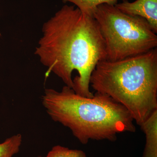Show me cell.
Returning <instances> with one entry per match:
<instances>
[{"mask_svg":"<svg viewBox=\"0 0 157 157\" xmlns=\"http://www.w3.org/2000/svg\"><path fill=\"white\" fill-rule=\"evenodd\" d=\"M35 54L66 86L83 97L90 90L92 73L99 62L107 59L103 36L96 20L74 6L65 5L43 25Z\"/></svg>","mask_w":157,"mask_h":157,"instance_id":"cell-1","label":"cell"},{"mask_svg":"<svg viewBox=\"0 0 157 157\" xmlns=\"http://www.w3.org/2000/svg\"><path fill=\"white\" fill-rule=\"evenodd\" d=\"M42 103L51 119L70 129L83 144L90 140L113 141L118 134L136 131L128 110L99 93L88 98L78 94L67 86L60 91L46 89Z\"/></svg>","mask_w":157,"mask_h":157,"instance_id":"cell-2","label":"cell"},{"mask_svg":"<svg viewBox=\"0 0 157 157\" xmlns=\"http://www.w3.org/2000/svg\"><path fill=\"white\" fill-rule=\"evenodd\" d=\"M90 84L96 93L122 105L140 126L157 110V48L123 59L99 62Z\"/></svg>","mask_w":157,"mask_h":157,"instance_id":"cell-3","label":"cell"},{"mask_svg":"<svg viewBox=\"0 0 157 157\" xmlns=\"http://www.w3.org/2000/svg\"><path fill=\"white\" fill-rule=\"evenodd\" d=\"M94 17L104 39L106 59L119 60L157 48V34L143 17L125 14L108 4L98 6Z\"/></svg>","mask_w":157,"mask_h":157,"instance_id":"cell-4","label":"cell"},{"mask_svg":"<svg viewBox=\"0 0 157 157\" xmlns=\"http://www.w3.org/2000/svg\"><path fill=\"white\" fill-rule=\"evenodd\" d=\"M116 7L125 14L143 17L157 33V0H135L133 2L123 0Z\"/></svg>","mask_w":157,"mask_h":157,"instance_id":"cell-5","label":"cell"},{"mask_svg":"<svg viewBox=\"0 0 157 157\" xmlns=\"http://www.w3.org/2000/svg\"><path fill=\"white\" fill-rule=\"evenodd\" d=\"M146 136L142 157H157V110L140 125Z\"/></svg>","mask_w":157,"mask_h":157,"instance_id":"cell-6","label":"cell"},{"mask_svg":"<svg viewBox=\"0 0 157 157\" xmlns=\"http://www.w3.org/2000/svg\"><path fill=\"white\" fill-rule=\"evenodd\" d=\"M119 1L120 0H63L64 3L74 4L82 14L93 17L100 5L104 4L116 5Z\"/></svg>","mask_w":157,"mask_h":157,"instance_id":"cell-7","label":"cell"},{"mask_svg":"<svg viewBox=\"0 0 157 157\" xmlns=\"http://www.w3.org/2000/svg\"><path fill=\"white\" fill-rule=\"evenodd\" d=\"M22 135L20 134L7 138L0 143V157H13L20 151L22 143Z\"/></svg>","mask_w":157,"mask_h":157,"instance_id":"cell-8","label":"cell"},{"mask_svg":"<svg viewBox=\"0 0 157 157\" xmlns=\"http://www.w3.org/2000/svg\"><path fill=\"white\" fill-rule=\"evenodd\" d=\"M46 157H86V155L84 151L80 150L70 149L61 145H56L48 152Z\"/></svg>","mask_w":157,"mask_h":157,"instance_id":"cell-9","label":"cell"},{"mask_svg":"<svg viewBox=\"0 0 157 157\" xmlns=\"http://www.w3.org/2000/svg\"><path fill=\"white\" fill-rule=\"evenodd\" d=\"M38 157H42V156H39Z\"/></svg>","mask_w":157,"mask_h":157,"instance_id":"cell-10","label":"cell"},{"mask_svg":"<svg viewBox=\"0 0 157 157\" xmlns=\"http://www.w3.org/2000/svg\"><path fill=\"white\" fill-rule=\"evenodd\" d=\"M0 36H1V33H0Z\"/></svg>","mask_w":157,"mask_h":157,"instance_id":"cell-11","label":"cell"}]
</instances>
